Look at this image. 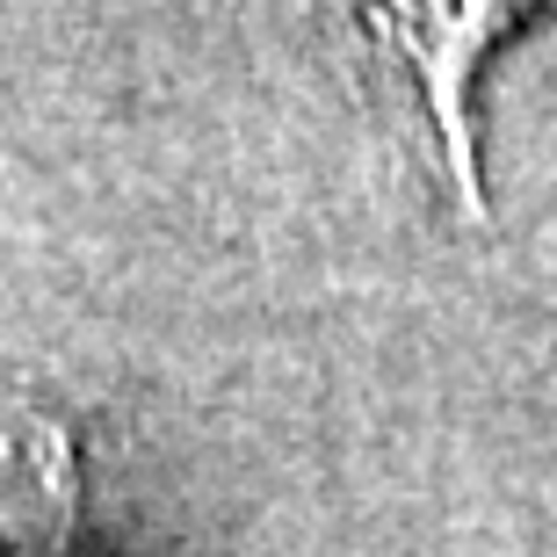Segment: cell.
<instances>
[{"mask_svg":"<svg viewBox=\"0 0 557 557\" xmlns=\"http://www.w3.org/2000/svg\"><path fill=\"white\" fill-rule=\"evenodd\" d=\"M543 0H355V15L420 87L434 145L456 174V196L478 210V152H471V81L521 15Z\"/></svg>","mask_w":557,"mask_h":557,"instance_id":"cell-1","label":"cell"},{"mask_svg":"<svg viewBox=\"0 0 557 557\" xmlns=\"http://www.w3.org/2000/svg\"><path fill=\"white\" fill-rule=\"evenodd\" d=\"M81 449L51 413L0 398V557H73Z\"/></svg>","mask_w":557,"mask_h":557,"instance_id":"cell-2","label":"cell"}]
</instances>
